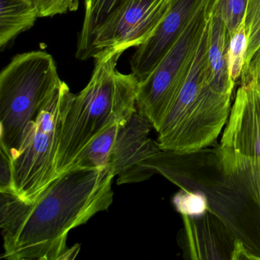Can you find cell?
I'll use <instances>...</instances> for the list:
<instances>
[{
    "instance_id": "6da1fadb",
    "label": "cell",
    "mask_w": 260,
    "mask_h": 260,
    "mask_svg": "<svg viewBox=\"0 0 260 260\" xmlns=\"http://www.w3.org/2000/svg\"><path fill=\"white\" fill-rule=\"evenodd\" d=\"M114 177L107 169L72 168L31 203L16 194L0 193L1 258L60 260L70 231L112 205Z\"/></svg>"
},
{
    "instance_id": "7a4b0ae2",
    "label": "cell",
    "mask_w": 260,
    "mask_h": 260,
    "mask_svg": "<svg viewBox=\"0 0 260 260\" xmlns=\"http://www.w3.org/2000/svg\"><path fill=\"white\" fill-rule=\"evenodd\" d=\"M123 51H101L87 86L74 95L62 123L56 171H68L79 155L99 135L115 124L126 122L138 112L139 80L117 69Z\"/></svg>"
},
{
    "instance_id": "3957f363",
    "label": "cell",
    "mask_w": 260,
    "mask_h": 260,
    "mask_svg": "<svg viewBox=\"0 0 260 260\" xmlns=\"http://www.w3.org/2000/svg\"><path fill=\"white\" fill-rule=\"evenodd\" d=\"M144 166L181 189L203 194L210 209L241 242L248 259L260 260V230L231 189L216 146L186 153L161 150Z\"/></svg>"
},
{
    "instance_id": "277c9868",
    "label": "cell",
    "mask_w": 260,
    "mask_h": 260,
    "mask_svg": "<svg viewBox=\"0 0 260 260\" xmlns=\"http://www.w3.org/2000/svg\"><path fill=\"white\" fill-rule=\"evenodd\" d=\"M217 154L230 186L260 230V85H241Z\"/></svg>"
},
{
    "instance_id": "5b68a950",
    "label": "cell",
    "mask_w": 260,
    "mask_h": 260,
    "mask_svg": "<svg viewBox=\"0 0 260 260\" xmlns=\"http://www.w3.org/2000/svg\"><path fill=\"white\" fill-rule=\"evenodd\" d=\"M60 81L54 58L45 51L18 54L1 71L0 147L12 158Z\"/></svg>"
},
{
    "instance_id": "8992f818",
    "label": "cell",
    "mask_w": 260,
    "mask_h": 260,
    "mask_svg": "<svg viewBox=\"0 0 260 260\" xmlns=\"http://www.w3.org/2000/svg\"><path fill=\"white\" fill-rule=\"evenodd\" d=\"M74 94L60 81L36 121L25 129L19 150L12 158L16 194L35 202L57 177L56 159L62 123Z\"/></svg>"
},
{
    "instance_id": "52a82bcc",
    "label": "cell",
    "mask_w": 260,
    "mask_h": 260,
    "mask_svg": "<svg viewBox=\"0 0 260 260\" xmlns=\"http://www.w3.org/2000/svg\"><path fill=\"white\" fill-rule=\"evenodd\" d=\"M151 127L148 119L136 112L126 122L99 135L71 169H107L118 176V185L147 180L156 173L144 162L161 150L159 143L149 138Z\"/></svg>"
},
{
    "instance_id": "ba28073f",
    "label": "cell",
    "mask_w": 260,
    "mask_h": 260,
    "mask_svg": "<svg viewBox=\"0 0 260 260\" xmlns=\"http://www.w3.org/2000/svg\"><path fill=\"white\" fill-rule=\"evenodd\" d=\"M208 21L205 4L176 45L153 71L139 82L138 113L148 119L157 132L189 74Z\"/></svg>"
},
{
    "instance_id": "9c48e42d",
    "label": "cell",
    "mask_w": 260,
    "mask_h": 260,
    "mask_svg": "<svg viewBox=\"0 0 260 260\" xmlns=\"http://www.w3.org/2000/svg\"><path fill=\"white\" fill-rule=\"evenodd\" d=\"M172 0H121L94 36L92 57L105 51L142 45L156 29Z\"/></svg>"
},
{
    "instance_id": "30bf717a",
    "label": "cell",
    "mask_w": 260,
    "mask_h": 260,
    "mask_svg": "<svg viewBox=\"0 0 260 260\" xmlns=\"http://www.w3.org/2000/svg\"><path fill=\"white\" fill-rule=\"evenodd\" d=\"M207 0H172L164 19L131 59L132 74L144 80L185 32Z\"/></svg>"
},
{
    "instance_id": "8fae6325",
    "label": "cell",
    "mask_w": 260,
    "mask_h": 260,
    "mask_svg": "<svg viewBox=\"0 0 260 260\" xmlns=\"http://www.w3.org/2000/svg\"><path fill=\"white\" fill-rule=\"evenodd\" d=\"M178 241L185 258L234 260L240 241L226 223L208 208L197 215L182 214Z\"/></svg>"
},
{
    "instance_id": "7c38bea8",
    "label": "cell",
    "mask_w": 260,
    "mask_h": 260,
    "mask_svg": "<svg viewBox=\"0 0 260 260\" xmlns=\"http://www.w3.org/2000/svg\"><path fill=\"white\" fill-rule=\"evenodd\" d=\"M208 24L199 45L194 63L176 100L157 132L161 150H171L188 122L198 97L207 82Z\"/></svg>"
},
{
    "instance_id": "4fadbf2b",
    "label": "cell",
    "mask_w": 260,
    "mask_h": 260,
    "mask_svg": "<svg viewBox=\"0 0 260 260\" xmlns=\"http://www.w3.org/2000/svg\"><path fill=\"white\" fill-rule=\"evenodd\" d=\"M207 83L212 90L223 95H232L235 82L230 74L228 47L230 34L219 16H208Z\"/></svg>"
},
{
    "instance_id": "5bb4252c",
    "label": "cell",
    "mask_w": 260,
    "mask_h": 260,
    "mask_svg": "<svg viewBox=\"0 0 260 260\" xmlns=\"http://www.w3.org/2000/svg\"><path fill=\"white\" fill-rule=\"evenodd\" d=\"M39 18L33 0H0V48L34 26Z\"/></svg>"
},
{
    "instance_id": "9a60e30c",
    "label": "cell",
    "mask_w": 260,
    "mask_h": 260,
    "mask_svg": "<svg viewBox=\"0 0 260 260\" xmlns=\"http://www.w3.org/2000/svg\"><path fill=\"white\" fill-rule=\"evenodd\" d=\"M121 0H84L85 15L79 35L76 56L80 60L92 57L94 36Z\"/></svg>"
},
{
    "instance_id": "2e32d148",
    "label": "cell",
    "mask_w": 260,
    "mask_h": 260,
    "mask_svg": "<svg viewBox=\"0 0 260 260\" xmlns=\"http://www.w3.org/2000/svg\"><path fill=\"white\" fill-rule=\"evenodd\" d=\"M249 0H207V16L216 15L223 20L230 36L244 22Z\"/></svg>"
},
{
    "instance_id": "e0dca14e",
    "label": "cell",
    "mask_w": 260,
    "mask_h": 260,
    "mask_svg": "<svg viewBox=\"0 0 260 260\" xmlns=\"http://www.w3.org/2000/svg\"><path fill=\"white\" fill-rule=\"evenodd\" d=\"M247 45V35L245 22H243L236 30L235 32L230 36L228 63L230 74L234 82L237 81L241 77L246 62Z\"/></svg>"
},
{
    "instance_id": "ac0fdd59",
    "label": "cell",
    "mask_w": 260,
    "mask_h": 260,
    "mask_svg": "<svg viewBox=\"0 0 260 260\" xmlns=\"http://www.w3.org/2000/svg\"><path fill=\"white\" fill-rule=\"evenodd\" d=\"M244 22L248 40L246 65L260 46V0L248 1Z\"/></svg>"
},
{
    "instance_id": "d6986e66",
    "label": "cell",
    "mask_w": 260,
    "mask_h": 260,
    "mask_svg": "<svg viewBox=\"0 0 260 260\" xmlns=\"http://www.w3.org/2000/svg\"><path fill=\"white\" fill-rule=\"evenodd\" d=\"M173 202L178 211L187 215L201 214L209 208L208 201L203 194L182 189L175 196Z\"/></svg>"
},
{
    "instance_id": "ffe728a7",
    "label": "cell",
    "mask_w": 260,
    "mask_h": 260,
    "mask_svg": "<svg viewBox=\"0 0 260 260\" xmlns=\"http://www.w3.org/2000/svg\"><path fill=\"white\" fill-rule=\"evenodd\" d=\"M39 18L53 17L57 15L77 11L80 0H33Z\"/></svg>"
},
{
    "instance_id": "44dd1931",
    "label": "cell",
    "mask_w": 260,
    "mask_h": 260,
    "mask_svg": "<svg viewBox=\"0 0 260 260\" xmlns=\"http://www.w3.org/2000/svg\"><path fill=\"white\" fill-rule=\"evenodd\" d=\"M0 193L16 194L11 156L0 147Z\"/></svg>"
},
{
    "instance_id": "7402d4cb",
    "label": "cell",
    "mask_w": 260,
    "mask_h": 260,
    "mask_svg": "<svg viewBox=\"0 0 260 260\" xmlns=\"http://www.w3.org/2000/svg\"><path fill=\"white\" fill-rule=\"evenodd\" d=\"M260 74V46L254 53L249 61L246 63L242 72L241 85L246 84L252 80H255Z\"/></svg>"
},
{
    "instance_id": "603a6c76",
    "label": "cell",
    "mask_w": 260,
    "mask_h": 260,
    "mask_svg": "<svg viewBox=\"0 0 260 260\" xmlns=\"http://www.w3.org/2000/svg\"><path fill=\"white\" fill-rule=\"evenodd\" d=\"M80 250V245L76 244L75 246L71 248H68L64 253L61 255L60 260H72L77 257V254Z\"/></svg>"
},
{
    "instance_id": "cb8c5ba5",
    "label": "cell",
    "mask_w": 260,
    "mask_h": 260,
    "mask_svg": "<svg viewBox=\"0 0 260 260\" xmlns=\"http://www.w3.org/2000/svg\"><path fill=\"white\" fill-rule=\"evenodd\" d=\"M255 80H257V82H258V83H259L260 85V74H258V76H257L256 78L255 79Z\"/></svg>"
}]
</instances>
